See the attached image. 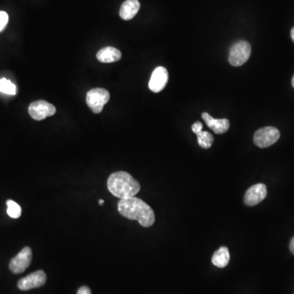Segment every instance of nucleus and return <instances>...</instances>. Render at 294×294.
<instances>
[{"label": "nucleus", "mask_w": 294, "mask_h": 294, "mask_svg": "<svg viewBox=\"0 0 294 294\" xmlns=\"http://www.w3.org/2000/svg\"><path fill=\"white\" fill-rule=\"evenodd\" d=\"M230 252L226 247H221L214 252L212 258V264L219 268H223L228 265L230 262Z\"/></svg>", "instance_id": "nucleus-14"}, {"label": "nucleus", "mask_w": 294, "mask_h": 294, "mask_svg": "<svg viewBox=\"0 0 294 294\" xmlns=\"http://www.w3.org/2000/svg\"><path fill=\"white\" fill-rule=\"evenodd\" d=\"M291 38L294 42V27H292V30H291Z\"/></svg>", "instance_id": "nucleus-22"}, {"label": "nucleus", "mask_w": 294, "mask_h": 294, "mask_svg": "<svg viewBox=\"0 0 294 294\" xmlns=\"http://www.w3.org/2000/svg\"><path fill=\"white\" fill-rule=\"evenodd\" d=\"M203 120L205 121L208 128H211L217 134H222L228 131L230 128V122L226 119H217L212 118L208 113H203Z\"/></svg>", "instance_id": "nucleus-11"}, {"label": "nucleus", "mask_w": 294, "mask_h": 294, "mask_svg": "<svg viewBox=\"0 0 294 294\" xmlns=\"http://www.w3.org/2000/svg\"><path fill=\"white\" fill-rule=\"evenodd\" d=\"M29 114L34 120H43L56 114V107L46 101H36L30 105Z\"/></svg>", "instance_id": "nucleus-6"}, {"label": "nucleus", "mask_w": 294, "mask_h": 294, "mask_svg": "<svg viewBox=\"0 0 294 294\" xmlns=\"http://www.w3.org/2000/svg\"><path fill=\"white\" fill-rule=\"evenodd\" d=\"M192 131L194 133H195L196 135L200 133V132H202L203 131V124L202 123L200 122H195L192 125Z\"/></svg>", "instance_id": "nucleus-19"}, {"label": "nucleus", "mask_w": 294, "mask_h": 294, "mask_svg": "<svg viewBox=\"0 0 294 294\" xmlns=\"http://www.w3.org/2000/svg\"><path fill=\"white\" fill-rule=\"evenodd\" d=\"M289 248H290L291 252L294 254V237L291 240L290 244H289Z\"/></svg>", "instance_id": "nucleus-21"}, {"label": "nucleus", "mask_w": 294, "mask_h": 294, "mask_svg": "<svg viewBox=\"0 0 294 294\" xmlns=\"http://www.w3.org/2000/svg\"><path fill=\"white\" fill-rule=\"evenodd\" d=\"M47 276L44 270H37L21 279L17 283V287L22 291H28L33 288H40L46 283Z\"/></svg>", "instance_id": "nucleus-8"}, {"label": "nucleus", "mask_w": 294, "mask_h": 294, "mask_svg": "<svg viewBox=\"0 0 294 294\" xmlns=\"http://www.w3.org/2000/svg\"><path fill=\"white\" fill-rule=\"evenodd\" d=\"M110 97L108 91L104 88H93L87 93V104L95 114H99L110 100Z\"/></svg>", "instance_id": "nucleus-4"}, {"label": "nucleus", "mask_w": 294, "mask_h": 294, "mask_svg": "<svg viewBox=\"0 0 294 294\" xmlns=\"http://www.w3.org/2000/svg\"><path fill=\"white\" fill-rule=\"evenodd\" d=\"M250 55V44L241 40L234 44L230 48L229 62L233 66H242L249 59Z\"/></svg>", "instance_id": "nucleus-3"}, {"label": "nucleus", "mask_w": 294, "mask_h": 294, "mask_svg": "<svg viewBox=\"0 0 294 294\" xmlns=\"http://www.w3.org/2000/svg\"><path fill=\"white\" fill-rule=\"evenodd\" d=\"M140 7V2L138 0H126L120 8V17L123 20H131L138 14Z\"/></svg>", "instance_id": "nucleus-13"}, {"label": "nucleus", "mask_w": 294, "mask_h": 294, "mask_svg": "<svg viewBox=\"0 0 294 294\" xmlns=\"http://www.w3.org/2000/svg\"><path fill=\"white\" fill-rule=\"evenodd\" d=\"M8 22V15L6 12L0 11V32L6 28Z\"/></svg>", "instance_id": "nucleus-18"}, {"label": "nucleus", "mask_w": 294, "mask_h": 294, "mask_svg": "<svg viewBox=\"0 0 294 294\" xmlns=\"http://www.w3.org/2000/svg\"><path fill=\"white\" fill-rule=\"evenodd\" d=\"M118 210L124 218L136 220L143 227H150L155 221L152 208L141 199L136 197L122 199L118 204Z\"/></svg>", "instance_id": "nucleus-1"}, {"label": "nucleus", "mask_w": 294, "mask_h": 294, "mask_svg": "<svg viewBox=\"0 0 294 294\" xmlns=\"http://www.w3.org/2000/svg\"><path fill=\"white\" fill-rule=\"evenodd\" d=\"M122 53L114 47H106L102 48L96 54V58L102 63H113L120 61Z\"/></svg>", "instance_id": "nucleus-12"}, {"label": "nucleus", "mask_w": 294, "mask_h": 294, "mask_svg": "<svg viewBox=\"0 0 294 294\" xmlns=\"http://www.w3.org/2000/svg\"><path fill=\"white\" fill-rule=\"evenodd\" d=\"M0 92L8 95H16V87L10 80L3 78L0 80Z\"/></svg>", "instance_id": "nucleus-17"}, {"label": "nucleus", "mask_w": 294, "mask_h": 294, "mask_svg": "<svg viewBox=\"0 0 294 294\" xmlns=\"http://www.w3.org/2000/svg\"><path fill=\"white\" fill-rule=\"evenodd\" d=\"M280 131L274 127H265L255 132L253 141L260 148H266L275 144L280 138Z\"/></svg>", "instance_id": "nucleus-5"}, {"label": "nucleus", "mask_w": 294, "mask_h": 294, "mask_svg": "<svg viewBox=\"0 0 294 294\" xmlns=\"http://www.w3.org/2000/svg\"><path fill=\"white\" fill-rule=\"evenodd\" d=\"M292 87H293V88H294V75H293V77H292Z\"/></svg>", "instance_id": "nucleus-24"}, {"label": "nucleus", "mask_w": 294, "mask_h": 294, "mask_svg": "<svg viewBox=\"0 0 294 294\" xmlns=\"http://www.w3.org/2000/svg\"><path fill=\"white\" fill-rule=\"evenodd\" d=\"M32 261V251L29 247H25L22 250L12 258L9 263V269L14 274H21L24 272L30 266Z\"/></svg>", "instance_id": "nucleus-7"}, {"label": "nucleus", "mask_w": 294, "mask_h": 294, "mask_svg": "<svg viewBox=\"0 0 294 294\" xmlns=\"http://www.w3.org/2000/svg\"><path fill=\"white\" fill-rule=\"evenodd\" d=\"M104 204V200H99V204H100V205H102V204Z\"/></svg>", "instance_id": "nucleus-23"}, {"label": "nucleus", "mask_w": 294, "mask_h": 294, "mask_svg": "<svg viewBox=\"0 0 294 294\" xmlns=\"http://www.w3.org/2000/svg\"><path fill=\"white\" fill-rule=\"evenodd\" d=\"M168 80V70L163 66H159L151 74L150 82H149V88L153 92H161L166 86Z\"/></svg>", "instance_id": "nucleus-10"}, {"label": "nucleus", "mask_w": 294, "mask_h": 294, "mask_svg": "<svg viewBox=\"0 0 294 294\" xmlns=\"http://www.w3.org/2000/svg\"><path fill=\"white\" fill-rule=\"evenodd\" d=\"M77 294H91V290L87 286H83L79 289Z\"/></svg>", "instance_id": "nucleus-20"}, {"label": "nucleus", "mask_w": 294, "mask_h": 294, "mask_svg": "<svg viewBox=\"0 0 294 294\" xmlns=\"http://www.w3.org/2000/svg\"><path fill=\"white\" fill-rule=\"evenodd\" d=\"M7 213L10 218L16 219L22 215V208L13 200H8L7 201Z\"/></svg>", "instance_id": "nucleus-16"}, {"label": "nucleus", "mask_w": 294, "mask_h": 294, "mask_svg": "<svg viewBox=\"0 0 294 294\" xmlns=\"http://www.w3.org/2000/svg\"><path fill=\"white\" fill-rule=\"evenodd\" d=\"M266 194H267V189L266 185L262 183L254 185L251 186L245 193L244 203L248 206H255L266 198Z\"/></svg>", "instance_id": "nucleus-9"}, {"label": "nucleus", "mask_w": 294, "mask_h": 294, "mask_svg": "<svg viewBox=\"0 0 294 294\" xmlns=\"http://www.w3.org/2000/svg\"><path fill=\"white\" fill-rule=\"evenodd\" d=\"M197 140L200 147L204 149L210 148L213 143V136L210 132L202 131L197 134Z\"/></svg>", "instance_id": "nucleus-15"}, {"label": "nucleus", "mask_w": 294, "mask_h": 294, "mask_svg": "<svg viewBox=\"0 0 294 294\" xmlns=\"http://www.w3.org/2000/svg\"><path fill=\"white\" fill-rule=\"evenodd\" d=\"M107 187L113 195L120 200L134 197L141 189L139 182L124 171L110 175L107 181Z\"/></svg>", "instance_id": "nucleus-2"}]
</instances>
